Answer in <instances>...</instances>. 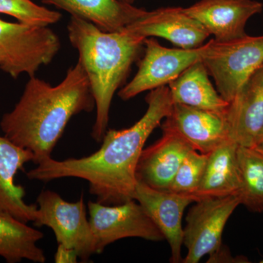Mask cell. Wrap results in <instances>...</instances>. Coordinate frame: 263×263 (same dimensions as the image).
Here are the masks:
<instances>
[{
    "label": "cell",
    "instance_id": "6da1fadb",
    "mask_svg": "<svg viewBox=\"0 0 263 263\" xmlns=\"http://www.w3.org/2000/svg\"><path fill=\"white\" fill-rule=\"evenodd\" d=\"M144 115L127 129H109L100 149L80 159L58 161L48 157L27 173L29 179L49 181L73 177L86 180L97 202L119 205L135 200L136 168L150 135L171 113L173 102L168 86L151 90Z\"/></svg>",
    "mask_w": 263,
    "mask_h": 263
},
{
    "label": "cell",
    "instance_id": "7a4b0ae2",
    "mask_svg": "<svg viewBox=\"0 0 263 263\" xmlns=\"http://www.w3.org/2000/svg\"><path fill=\"white\" fill-rule=\"evenodd\" d=\"M95 107L89 79L78 61L57 86L30 77L14 108L3 115L0 127L6 138L31 151L37 164L51 157L72 117Z\"/></svg>",
    "mask_w": 263,
    "mask_h": 263
},
{
    "label": "cell",
    "instance_id": "3957f363",
    "mask_svg": "<svg viewBox=\"0 0 263 263\" xmlns=\"http://www.w3.org/2000/svg\"><path fill=\"white\" fill-rule=\"evenodd\" d=\"M69 40L79 52L94 97L96 119L91 136L101 143L107 132L110 105L116 91L122 87L132 66L144 51V41L126 30L104 32L94 24L71 16L67 25Z\"/></svg>",
    "mask_w": 263,
    "mask_h": 263
},
{
    "label": "cell",
    "instance_id": "277c9868",
    "mask_svg": "<svg viewBox=\"0 0 263 263\" xmlns=\"http://www.w3.org/2000/svg\"><path fill=\"white\" fill-rule=\"evenodd\" d=\"M200 60L218 92L230 103L247 79L263 65V35L228 41L212 39L200 46Z\"/></svg>",
    "mask_w": 263,
    "mask_h": 263
},
{
    "label": "cell",
    "instance_id": "5b68a950",
    "mask_svg": "<svg viewBox=\"0 0 263 263\" xmlns=\"http://www.w3.org/2000/svg\"><path fill=\"white\" fill-rule=\"evenodd\" d=\"M61 48L60 38L48 27L12 23L0 19V70L18 79L35 76L53 61Z\"/></svg>",
    "mask_w": 263,
    "mask_h": 263
},
{
    "label": "cell",
    "instance_id": "8992f818",
    "mask_svg": "<svg viewBox=\"0 0 263 263\" xmlns=\"http://www.w3.org/2000/svg\"><path fill=\"white\" fill-rule=\"evenodd\" d=\"M37 202V212L33 221L35 226L51 228L58 245L74 249L83 260H88L96 254L94 235L86 217L83 195L77 202H70L55 192L43 190Z\"/></svg>",
    "mask_w": 263,
    "mask_h": 263
},
{
    "label": "cell",
    "instance_id": "52a82bcc",
    "mask_svg": "<svg viewBox=\"0 0 263 263\" xmlns=\"http://www.w3.org/2000/svg\"><path fill=\"white\" fill-rule=\"evenodd\" d=\"M183 228V245L187 254L182 262L197 263L222 248V235L230 216L240 205L238 195L208 197L195 202Z\"/></svg>",
    "mask_w": 263,
    "mask_h": 263
},
{
    "label": "cell",
    "instance_id": "ba28073f",
    "mask_svg": "<svg viewBox=\"0 0 263 263\" xmlns=\"http://www.w3.org/2000/svg\"><path fill=\"white\" fill-rule=\"evenodd\" d=\"M89 223L94 235L96 254L123 238H140L162 241L164 238L146 210L136 200L119 205L89 201Z\"/></svg>",
    "mask_w": 263,
    "mask_h": 263
},
{
    "label": "cell",
    "instance_id": "9c48e42d",
    "mask_svg": "<svg viewBox=\"0 0 263 263\" xmlns=\"http://www.w3.org/2000/svg\"><path fill=\"white\" fill-rule=\"evenodd\" d=\"M199 60L200 46L169 48L161 46L154 38H146L138 72L119 91V98L126 101L144 91L166 86Z\"/></svg>",
    "mask_w": 263,
    "mask_h": 263
},
{
    "label": "cell",
    "instance_id": "30bf717a",
    "mask_svg": "<svg viewBox=\"0 0 263 263\" xmlns=\"http://www.w3.org/2000/svg\"><path fill=\"white\" fill-rule=\"evenodd\" d=\"M226 111L174 103L162 129L176 132L194 150L208 155L221 145L233 141L230 138Z\"/></svg>",
    "mask_w": 263,
    "mask_h": 263
},
{
    "label": "cell",
    "instance_id": "8fae6325",
    "mask_svg": "<svg viewBox=\"0 0 263 263\" xmlns=\"http://www.w3.org/2000/svg\"><path fill=\"white\" fill-rule=\"evenodd\" d=\"M124 30L143 40L152 37L164 38L185 49L200 47L210 36L201 24L181 7L147 11Z\"/></svg>",
    "mask_w": 263,
    "mask_h": 263
},
{
    "label": "cell",
    "instance_id": "7c38bea8",
    "mask_svg": "<svg viewBox=\"0 0 263 263\" xmlns=\"http://www.w3.org/2000/svg\"><path fill=\"white\" fill-rule=\"evenodd\" d=\"M135 200L139 202L167 240L171 252V262H181L183 245L182 218L193 197L170 191L155 190L138 181Z\"/></svg>",
    "mask_w": 263,
    "mask_h": 263
},
{
    "label": "cell",
    "instance_id": "4fadbf2b",
    "mask_svg": "<svg viewBox=\"0 0 263 263\" xmlns=\"http://www.w3.org/2000/svg\"><path fill=\"white\" fill-rule=\"evenodd\" d=\"M226 117L235 143L256 146L263 136V65L240 86L228 104Z\"/></svg>",
    "mask_w": 263,
    "mask_h": 263
},
{
    "label": "cell",
    "instance_id": "5bb4252c",
    "mask_svg": "<svg viewBox=\"0 0 263 263\" xmlns=\"http://www.w3.org/2000/svg\"><path fill=\"white\" fill-rule=\"evenodd\" d=\"M184 10L216 41H228L247 35L246 24L263 5L257 0H200Z\"/></svg>",
    "mask_w": 263,
    "mask_h": 263
},
{
    "label": "cell",
    "instance_id": "9a60e30c",
    "mask_svg": "<svg viewBox=\"0 0 263 263\" xmlns=\"http://www.w3.org/2000/svg\"><path fill=\"white\" fill-rule=\"evenodd\" d=\"M162 131V138L142 152L136 178L149 187L168 191L183 160L194 149L176 132L167 129Z\"/></svg>",
    "mask_w": 263,
    "mask_h": 263
},
{
    "label": "cell",
    "instance_id": "2e32d148",
    "mask_svg": "<svg viewBox=\"0 0 263 263\" xmlns=\"http://www.w3.org/2000/svg\"><path fill=\"white\" fill-rule=\"evenodd\" d=\"M34 160L31 151L0 136V212L8 213L26 223L34 221L37 205L25 202V189L15 183V177L24 164Z\"/></svg>",
    "mask_w": 263,
    "mask_h": 263
},
{
    "label": "cell",
    "instance_id": "e0dca14e",
    "mask_svg": "<svg viewBox=\"0 0 263 263\" xmlns=\"http://www.w3.org/2000/svg\"><path fill=\"white\" fill-rule=\"evenodd\" d=\"M94 24L104 32H121L136 22L147 10L121 0H42Z\"/></svg>",
    "mask_w": 263,
    "mask_h": 263
},
{
    "label": "cell",
    "instance_id": "ac0fdd59",
    "mask_svg": "<svg viewBox=\"0 0 263 263\" xmlns=\"http://www.w3.org/2000/svg\"><path fill=\"white\" fill-rule=\"evenodd\" d=\"M238 147L234 141H230L208 154L203 176L193 195L195 202L208 197L238 195L240 186Z\"/></svg>",
    "mask_w": 263,
    "mask_h": 263
},
{
    "label": "cell",
    "instance_id": "d6986e66",
    "mask_svg": "<svg viewBox=\"0 0 263 263\" xmlns=\"http://www.w3.org/2000/svg\"><path fill=\"white\" fill-rule=\"evenodd\" d=\"M173 103L194 108L224 112L228 102L214 87L206 67L199 60L168 84Z\"/></svg>",
    "mask_w": 263,
    "mask_h": 263
},
{
    "label": "cell",
    "instance_id": "ffe728a7",
    "mask_svg": "<svg viewBox=\"0 0 263 263\" xmlns=\"http://www.w3.org/2000/svg\"><path fill=\"white\" fill-rule=\"evenodd\" d=\"M43 233L6 212H0V257L9 263L23 259L44 263L46 257L37 245Z\"/></svg>",
    "mask_w": 263,
    "mask_h": 263
},
{
    "label": "cell",
    "instance_id": "44dd1931",
    "mask_svg": "<svg viewBox=\"0 0 263 263\" xmlns=\"http://www.w3.org/2000/svg\"><path fill=\"white\" fill-rule=\"evenodd\" d=\"M240 205L250 212H263V152L255 147L238 146L237 151Z\"/></svg>",
    "mask_w": 263,
    "mask_h": 263
},
{
    "label": "cell",
    "instance_id": "7402d4cb",
    "mask_svg": "<svg viewBox=\"0 0 263 263\" xmlns=\"http://www.w3.org/2000/svg\"><path fill=\"white\" fill-rule=\"evenodd\" d=\"M0 13L10 15L21 23L43 27L56 24L62 18L61 13L32 0H0Z\"/></svg>",
    "mask_w": 263,
    "mask_h": 263
},
{
    "label": "cell",
    "instance_id": "603a6c76",
    "mask_svg": "<svg viewBox=\"0 0 263 263\" xmlns=\"http://www.w3.org/2000/svg\"><path fill=\"white\" fill-rule=\"evenodd\" d=\"M207 157L208 155L190 151L178 169L168 191L193 198L203 176Z\"/></svg>",
    "mask_w": 263,
    "mask_h": 263
},
{
    "label": "cell",
    "instance_id": "cb8c5ba5",
    "mask_svg": "<svg viewBox=\"0 0 263 263\" xmlns=\"http://www.w3.org/2000/svg\"><path fill=\"white\" fill-rule=\"evenodd\" d=\"M79 258L77 252L74 249L67 248L65 246L59 245L54 255L55 262L73 263L77 262Z\"/></svg>",
    "mask_w": 263,
    "mask_h": 263
},
{
    "label": "cell",
    "instance_id": "d4e9b609",
    "mask_svg": "<svg viewBox=\"0 0 263 263\" xmlns=\"http://www.w3.org/2000/svg\"><path fill=\"white\" fill-rule=\"evenodd\" d=\"M255 148L263 152V136L259 140L258 143H257V145H256Z\"/></svg>",
    "mask_w": 263,
    "mask_h": 263
},
{
    "label": "cell",
    "instance_id": "484cf974",
    "mask_svg": "<svg viewBox=\"0 0 263 263\" xmlns=\"http://www.w3.org/2000/svg\"><path fill=\"white\" fill-rule=\"evenodd\" d=\"M121 1L124 2V3H129V4L133 5L138 0H121Z\"/></svg>",
    "mask_w": 263,
    "mask_h": 263
},
{
    "label": "cell",
    "instance_id": "4316f807",
    "mask_svg": "<svg viewBox=\"0 0 263 263\" xmlns=\"http://www.w3.org/2000/svg\"><path fill=\"white\" fill-rule=\"evenodd\" d=\"M260 262H261V263H263V259H262V261H260Z\"/></svg>",
    "mask_w": 263,
    "mask_h": 263
}]
</instances>
